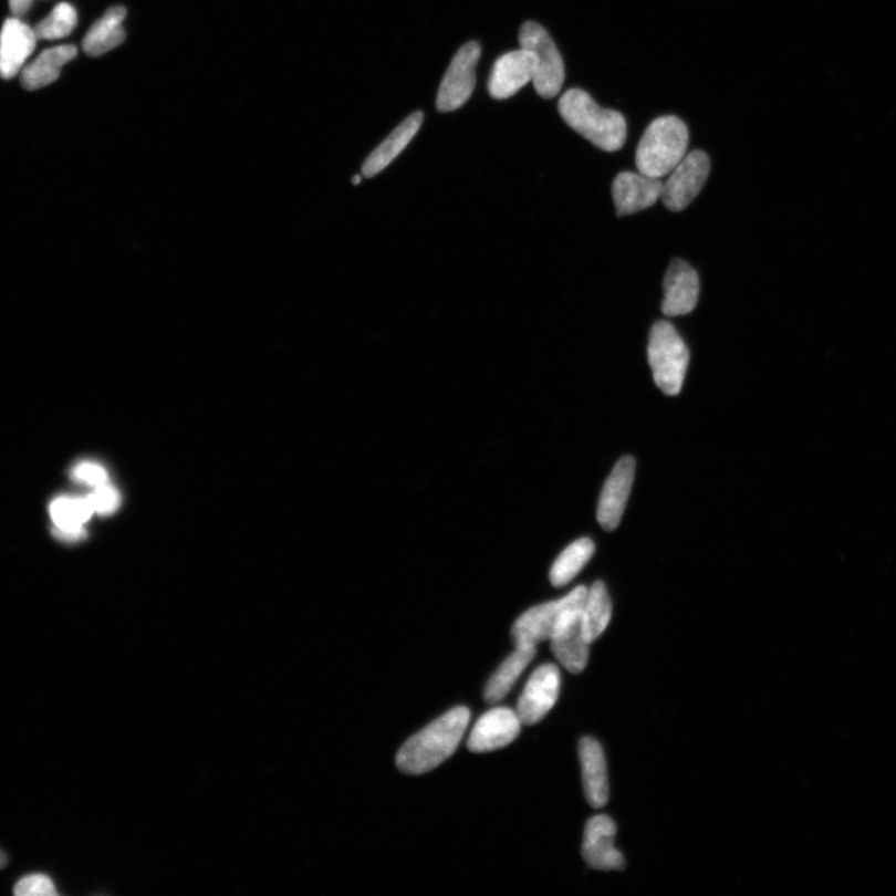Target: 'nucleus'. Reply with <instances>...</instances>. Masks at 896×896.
I'll return each mask as SVG.
<instances>
[{
    "label": "nucleus",
    "mask_w": 896,
    "mask_h": 896,
    "mask_svg": "<svg viewBox=\"0 0 896 896\" xmlns=\"http://www.w3.org/2000/svg\"><path fill=\"white\" fill-rule=\"evenodd\" d=\"M470 710L460 706L438 717L407 740L396 757L397 769L406 774H424L456 752L470 723Z\"/></svg>",
    "instance_id": "obj_1"
},
{
    "label": "nucleus",
    "mask_w": 896,
    "mask_h": 896,
    "mask_svg": "<svg viewBox=\"0 0 896 896\" xmlns=\"http://www.w3.org/2000/svg\"><path fill=\"white\" fill-rule=\"evenodd\" d=\"M558 110L567 126L605 153H615L626 142L625 117L603 108L582 88H571L560 98Z\"/></svg>",
    "instance_id": "obj_2"
},
{
    "label": "nucleus",
    "mask_w": 896,
    "mask_h": 896,
    "mask_svg": "<svg viewBox=\"0 0 896 896\" xmlns=\"http://www.w3.org/2000/svg\"><path fill=\"white\" fill-rule=\"evenodd\" d=\"M689 129L681 118L673 115L654 119L647 126L636 148L637 171L659 178L669 175L687 155Z\"/></svg>",
    "instance_id": "obj_3"
},
{
    "label": "nucleus",
    "mask_w": 896,
    "mask_h": 896,
    "mask_svg": "<svg viewBox=\"0 0 896 896\" xmlns=\"http://www.w3.org/2000/svg\"><path fill=\"white\" fill-rule=\"evenodd\" d=\"M647 357L656 386L665 395H679L690 363V352L671 323L660 321L653 325Z\"/></svg>",
    "instance_id": "obj_4"
},
{
    "label": "nucleus",
    "mask_w": 896,
    "mask_h": 896,
    "mask_svg": "<svg viewBox=\"0 0 896 896\" xmlns=\"http://www.w3.org/2000/svg\"><path fill=\"white\" fill-rule=\"evenodd\" d=\"M522 49L535 55L534 88L543 98H553L560 94L565 79L563 59L552 37L538 23L525 22L520 30Z\"/></svg>",
    "instance_id": "obj_5"
},
{
    "label": "nucleus",
    "mask_w": 896,
    "mask_h": 896,
    "mask_svg": "<svg viewBox=\"0 0 896 896\" xmlns=\"http://www.w3.org/2000/svg\"><path fill=\"white\" fill-rule=\"evenodd\" d=\"M711 171L710 157L700 149L687 154L664 183L661 201L671 212L684 211L700 195Z\"/></svg>",
    "instance_id": "obj_6"
},
{
    "label": "nucleus",
    "mask_w": 896,
    "mask_h": 896,
    "mask_svg": "<svg viewBox=\"0 0 896 896\" xmlns=\"http://www.w3.org/2000/svg\"><path fill=\"white\" fill-rule=\"evenodd\" d=\"M481 52V46L477 42L467 43L458 50L438 88L436 102L438 112H455L471 97L476 86V65Z\"/></svg>",
    "instance_id": "obj_7"
},
{
    "label": "nucleus",
    "mask_w": 896,
    "mask_h": 896,
    "mask_svg": "<svg viewBox=\"0 0 896 896\" xmlns=\"http://www.w3.org/2000/svg\"><path fill=\"white\" fill-rule=\"evenodd\" d=\"M587 587H575L560 601L536 605L522 614L512 626L511 635L515 646H535L551 640L558 622L567 606L585 596Z\"/></svg>",
    "instance_id": "obj_8"
},
{
    "label": "nucleus",
    "mask_w": 896,
    "mask_h": 896,
    "mask_svg": "<svg viewBox=\"0 0 896 896\" xmlns=\"http://www.w3.org/2000/svg\"><path fill=\"white\" fill-rule=\"evenodd\" d=\"M585 597L566 607L550 640L555 659L572 674H581L590 660L591 644L585 639L582 626Z\"/></svg>",
    "instance_id": "obj_9"
},
{
    "label": "nucleus",
    "mask_w": 896,
    "mask_h": 896,
    "mask_svg": "<svg viewBox=\"0 0 896 896\" xmlns=\"http://www.w3.org/2000/svg\"><path fill=\"white\" fill-rule=\"evenodd\" d=\"M561 692V673L553 664H544L531 675L517 704L522 725L533 726L550 712Z\"/></svg>",
    "instance_id": "obj_10"
},
{
    "label": "nucleus",
    "mask_w": 896,
    "mask_h": 896,
    "mask_svg": "<svg viewBox=\"0 0 896 896\" xmlns=\"http://www.w3.org/2000/svg\"><path fill=\"white\" fill-rule=\"evenodd\" d=\"M635 460L631 456L621 458L603 487L597 503V522L605 531H614L621 524L627 500H629L635 477Z\"/></svg>",
    "instance_id": "obj_11"
},
{
    "label": "nucleus",
    "mask_w": 896,
    "mask_h": 896,
    "mask_svg": "<svg viewBox=\"0 0 896 896\" xmlns=\"http://www.w3.org/2000/svg\"><path fill=\"white\" fill-rule=\"evenodd\" d=\"M522 722L517 712L508 707H496L475 725L468 750L476 753L492 752L512 743L521 732Z\"/></svg>",
    "instance_id": "obj_12"
},
{
    "label": "nucleus",
    "mask_w": 896,
    "mask_h": 896,
    "mask_svg": "<svg viewBox=\"0 0 896 896\" xmlns=\"http://www.w3.org/2000/svg\"><path fill=\"white\" fill-rule=\"evenodd\" d=\"M616 826L607 815H596L586 823L582 846L583 858L597 871H622L623 854L615 848Z\"/></svg>",
    "instance_id": "obj_13"
},
{
    "label": "nucleus",
    "mask_w": 896,
    "mask_h": 896,
    "mask_svg": "<svg viewBox=\"0 0 896 896\" xmlns=\"http://www.w3.org/2000/svg\"><path fill=\"white\" fill-rule=\"evenodd\" d=\"M664 315L673 317L690 314L699 302V275L689 263L674 259L664 278Z\"/></svg>",
    "instance_id": "obj_14"
},
{
    "label": "nucleus",
    "mask_w": 896,
    "mask_h": 896,
    "mask_svg": "<svg viewBox=\"0 0 896 896\" xmlns=\"http://www.w3.org/2000/svg\"><path fill=\"white\" fill-rule=\"evenodd\" d=\"M664 183L640 173H622L614 179L612 192L616 215L631 216L653 207L661 199Z\"/></svg>",
    "instance_id": "obj_15"
},
{
    "label": "nucleus",
    "mask_w": 896,
    "mask_h": 896,
    "mask_svg": "<svg viewBox=\"0 0 896 896\" xmlns=\"http://www.w3.org/2000/svg\"><path fill=\"white\" fill-rule=\"evenodd\" d=\"M536 62L530 50L520 49L497 59L488 90L496 100L513 96L528 83L533 82Z\"/></svg>",
    "instance_id": "obj_16"
},
{
    "label": "nucleus",
    "mask_w": 896,
    "mask_h": 896,
    "mask_svg": "<svg viewBox=\"0 0 896 896\" xmlns=\"http://www.w3.org/2000/svg\"><path fill=\"white\" fill-rule=\"evenodd\" d=\"M580 760L586 802L593 809H602L610 801V781L601 743L584 737L580 743Z\"/></svg>",
    "instance_id": "obj_17"
},
{
    "label": "nucleus",
    "mask_w": 896,
    "mask_h": 896,
    "mask_svg": "<svg viewBox=\"0 0 896 896\" xmlns=\"http://www.w3.org/2000/svg\"><path fill=\"white\" fill-rule=\"evenodd\" d=\"M35 43L33 29L19 19H8L0 34V77H14L33 53Z\"/></svg>",
    "instance_id": "obj_18"
},
{
    "label": "nucleus",
    "mask_w": 896,
    "mask_h": 896,
    "mask_svg": "<svg viewBox=\"0 0 896 896\" xmlns=\"http://www.w3.org/2000/svg\"><path fill=\"white\" fill-rule=\"evenodd\" d=\"M424 122V113L416 112L406 117L404 122L398 125L390 136L385 142L378 145L374 152L368 155L362 167V175L366 178H372L381 174L394 159L400 155L406 146L411 143V139L418 133Z\"/></svg>",
    "instance_id": "obj_19"
},
{
    "label": "nucleus",
    "mask_w": 896,
    "mask_h": 896,
    "mask_svg": "<svg viewBox=\"0 0 896 896\" xmlns=\"http://www.w3.org/2000/svg\"><path fill=\"white\" fill-rule=\"evenodd\" d=\"M535 654V646H515V650L507 657L487 683L485 700L488 704L501 701L520 679L525 667L534 659Z\"/></svg>",
    "instance_id": "obj_20"
},
{
    "label": "nucleus",
    "mask_w": 896,
    "mask_h": 896,
    "mask_svg": "<svg viewBox=\"0 0 896 896\" xmlns=\"http://www.w3.org/2000/svg\"><path fill=\"white\" fill-rule=\"evenodd\" d=\"M124 7H115L107 10L106 14L88 30L84 38L83 49L90 56L104 55L110 50L124 43L125 30L123 28L126 18Z\"/></svg>",
    "instance_id": "obj_21"
},
{
    "label": "nucleus",
    "mask_w": 896,
    "mask_h": 896,
    "mask_svg": "<svg viewBox=\"0 0 896 896\" xmlns=\"http://www.w3.org/2000/svg\"><path fill=\"white\" fill-rule=\"evenodd\" d=\"M77 55L74 45H63L48 49L40 54L32 64L28 65L22 73V85L24 88L37 90L55 82L63 65Z\"/></svg>",
    "instance_id": "obj_22"
},
{
    "label": "nucleus",
    "mask_w": 896,
    "mask_h": 896,
    "mask_svg": "<svg viewBox=\"0 0 896 896\" xmlns=\"http://www.w3.org/2000/svg\"><path fill=\"white\" fill-rule=\"evenodd\" d=\"M613 605L603 582H595L587 590L582 612L583 634L592 644L601 637L612 621Z\"/></svg>",
    "instance_id": "obj_23"
},
{
    "label": "nucleus",
    "mask_w": 896,
    "mask_h": 896,
    "mask_svg": "<svg viewBox=\"0 0 896 896\" xmlns=\"http://www.w3.org/2000/svg\"><path fill=\"white\" fill-rule=\"evenodd\" d=\"M594 552L595 545L590 538H582L567 545L552 565L550 573L552 584L561 587L571 583L591 561Z\"/></svg>",
    "instance_id": "obj_24"
},
{
    "label": "nucleus",
    "mask_w": 896,
    "mask_h": 896,
    "mask_svg": "<svg viewBox=\"0 0 896 896\" xmlns=\"http://www.w3.org/2000/svg\"><path fill=\"white\" fill-rule=\"evenodd\" d=\"M50 517L59 530H76L95 513L87 497H59L50 504Z\"/></svg>",
    "instance_id": "obj_25"
},
{
    "label": "nucleus",
    "mask_w": 896,
    "mask_h": 896,
    "mask_svg": "<svg viewBox=\"0 0 896 896\" xmlns=\"http://www.w3.org/2000/svg\"><path fill=\"white\" fill-rule=\"evenodd\" d=\"M76 24L77 14L75 8L62 3L56 6L52 14L46 17L33 30L37 39L54 40L72 34Z\"/></svg>",
    "instance_id": "obj_26"
},
{
    "label": "nucleus",
    "mask_w": 896,
    "mask_h": 896,
    "mask_svg": "<svg viewBox=\"0 0 896 896\" xmlns=\"http://www.w3.org/2000/svg\"><path fill=\"white\" fill-rule=\"evenodd\" d=\"M87 500L95 513L110 515L117 511L122 497L116 488L107 482L95 487L93 492L87 496Z\"/></svg>",
    "instance_id": "obj_27"
},
{
    "label": "nucleus",
    "mask_w": 896,
    "mask_h": 896,
    "mask_svg": "<svg viewBox=\"0 0 896 896\" xmlns=\"http://www.w3.org/2000/svg\"><path fill=\"white\" fill-rule=\"evenodd\" d=\"M17 896H55L58 892L52 879L45 874L24 876L14 886Z\"/></svg>",
    "instance_id": "obj_28"
},
{
    "label": "nucleus",
    "mask_w": 896,
    "mask_h": 896,
    "mask_svg": "<svg viewBox=\"0 0 896 896\" xmlns=\"http://www.w3.org/2000/svg\"><path fill=\"white\" fill-rule=\"evenodd\" d=\"M72 476L75 481L90 487H98L108 482L105 468L93 461H83L74 467Z\"/></svg>",
    "instance_id": "obj_29"
},
{
    "label": "nucleus",
    "mask_w": 896,
    "mask_h": 896,
    "mask_svg": "<svg viewBox=\"0 0 896 896\" xmlns=\"http://www.w3.org/2000/svg\"><path fill=\"white\" fill-rule=\"evenodd\" d=\"M53 533L56 538H59L60 541H65L69 543L82 541L86 536L84 527L76 528V530H59V528H54Z\"/></svg>",
    "instance_id": "obj_30"
},
{
    "label": "nucleus",
    "mask_w": 896,
    "mask_h": 896,
    "mask_svg": "<svg viewBox=\"0 0 896 896\" xmlns=\"http://www.w3.org/2000/svg\"><path fill=\"white\" fill-rule=\"evenodd\" d=\"M33 0H9L10 10L15 17L24 15L32 7Z\"/></svg>",
    "instance_id": "obj_31"
},
{
    "label": "nucleus",
    "mask_w": 896,
    "mask_h": 896,
    "mask_svg": "<svg viewBox=\"0 0 896 896\" xmlns=\"http://www.w3.org/2000/svg\"><path fill=\"white\" fill-rule=\"evenodd\" d=\"M7 864H8L7 855L3 851H0V869L6 868Z\"/></svg>",
    "instance_id": "obj_32"
},
{
    "label": "nucleus",
    "mask_w": 896,
    "mask_h": 896,
    "mask_svg": "<svg viewBox=\"0 0 896 896\" xmlns=\"http://www.w3.org/2000/svg\"><path fill=\"white\" fill-rule=\"evenodd\" d=\"M361 183H362V177H361V176H354V178H353V184H354V185H358V184H361Z\"/></svg>",
    "instance_id": "obj_33"
}]
</instances>
